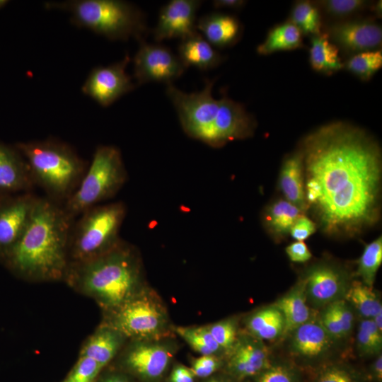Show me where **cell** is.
<instances>
[{
    "instance_id": "37",
    "label": "cell",
    "mask_w": 382,
    "mask_h": 382,
    "mask_svg": "<svg viewBox=\"0 0 382 382\" xmlns=\"http://www.w3.org/2000/svg\"><path fill=\"white\" fill-rule=\"evenodd\" d=\"M103 369L93 359L79 356L62 382H95Z\"/></svg>"
},
{
    "instance_id": "42",
    "label": "cell",
    "mask_w": 382,
    "mask_h": 382,
    "mask_svg": "<svg viewBox=\"0 0 382 382\" xmlns=\"http://www.w3.org/2000/svg\"><path fill=\"white\" fill-rule=\"evenodd\" d=\"M319 321L332 339L345 337L339 320L329 305L323 311Z\"/></svg>"
},
{
    "instance_id": "28",
    "label": "cell",
    "mask_w": 382,
    "mask_h": 382,
    "mask_svg": "<svg viewBox=\"0 0 382 382\" xmlns=\"http://www.w3.org/2000/svg\"><path fill=\"white\" fill-rule=\"evenodd\" d=\"M303 212L286 199H279L269 206L264 214L266 228L274 236L282 237L290 232L296 219Z\"/></svg>"
},
{
    "instance_id": "8",
    "label": "cell",
    "mask_w": 382,
    "mask_h": 382,
    "mask_svg": "<svg viewBox=\"0 0 382 382\" xmlns=\"http://www.w3.org/2000/svg\"><path fill=\"white\" fill-rule=\"evenodd\" d=\"M101 323L118 330L128 340L175 335L166 304L146 284L116 308L103 312Z\"/></svg>"
},
{
    "instance_id": "13",
    "label": "cell",
    "mask_w": 382,
    "mask_h": 382,
    "mask_svg": "<svg viewBox=\"0 0 382 382\" xmlns=\"http://www.w3.org/2000/svg\"><path fill=\"white\" fill-rule=\"evenodd\" d=\"M37 197L30 192L0 196V262L22 236Z\"/></svg>"
},
{
    "instance_id": "45",
    "label": "cell",
    "mask_w": 382,
    "mask_h": 382,
    "mask_svg": "<svg viewBox=\"0 0 382 382\" xmlns=\"http://www.w3.org/2000/svg\"><path fill=\"white\" fill-rule=\"evenodd\" d=\"M195 375L190 369L183 366H175L171 371L170 382H194Z\"/></svg>"
},
{
    "instance_id": "3",
    "label": "cell",
    "mask_w": 382,
    "mask_h": 382,
    "mask_svg": "<svg viewBox=\"0 0 382 382\" xmlns=\"http://www.w3.org/2000/svg\"><path fill=\"white\" fill-rule=\"evenodd\" d=\"M215 80L206 79L199 91L185 93L173 83L166 93L173 105L184 132L190 138L213 148L252 137L256 121L244 105L227 96H212Z\"/></svg>"
},
{
    "instance_id": "19",
    "label": "cell",
    "mask_w": 382,
    "mask_h": 382,
    "mask_svg": "<svg viewBox=\"0 0 382 382\" xmlns=\"http://www.w3.org/2000/svg\"><path fill=\"white\" fill-rule=\"evenodd\" d=\"M197 30L213 47L224 48L235 45L239 40L243 27L238 18L233 15L210 13L197 20Z\"/></svg>"
},
{
    "instance_id": "39",
    "label": "cell",
    "mask_w": 382,
    "mask_h": 382,
    "mask_svg": "<svg viewBox=\"0 0 382 382\" xmlns=\"http://www.w3.org/2000/svg\"><path fill=\"white\" fill-rule=\"evenodd\" d=\"M339 320L345 337L350 332L354 325V315L349 304L340 299L328 304Z\"/></svg>"
},
{
    "instance_id": "10",
    "label": "cell",
    "mask_w": 382,
    "mask_h": 382,
    "mask_svg": "<svg viewBox=\"0 0 382 382\" xmlns=\"http://www.w3.org/2000/svg\"><path fill=\"white\" fill-rule=\"evenodd\" d=\"M178 349L174 335L129 340L117 356L126 371L144 381H153L163 376Z\"/></svg>"
},
{
    "instance_id": "47",
    "label": "cell",
    "mask_w": 382,
    "mask_h": 382,
    "mask_svg": "<svg viewBox=\"0 0 382 382\" xmlns=\"http://www.w3.org/2000/svg\"><path fill=\"white\" fill-rule=\"evenodd\" d=\"M95 382H129L127 377L122 374L111 373L96 379Z\"/></svg>"
},
{
    "instance_id": "21",
    "label": "cell",
    "mask_w": 382,
    "mask_h": 382,
    "mask_svg": "<svg viewBox=\"0 0 382 382\" xmlns=\"http://www.w3.org/2000/svg\"><path fill=\"white\" fill-rule=\"evenodd\" d=\"M178 55L183 66L199 70H209L219 66L224 60L221 56L198 31L183 40L178 45Z\"/></svg>"
},
{
    "instance_id": "11",
    "label": "cell",
    "mask_w": 382,
    "mask_h": 382,
    "mask_svg": "<svg viewBox=\"0 0 382 382\" xmlns=\"http://www.w3.org/2000/svg\"><path fill=\"white\" fill-rule=\"evenodd\" d=\"M134 59V77L137 85L149 82L173 83L185 71L178 55L161 44L139 42Z\"/></svg>"
},
{
    "instance_id": "51",
    "label": "cell",
    "mask_w": 382,
    "mask_h": 382,
    "mask_svg": "<svg viewBox=\"0 0 382 382\" xmlns=\"http://www.w3.org/2000/svg\"><path fill=\"white\" fill-rule=\"evenodd\" d=\"M205 382H227V381H225L224 380H221V379H219V378H212V379H209Z\"/></svg>"
},
{
    "instance_id": "34",
    "label": "cell",
    "mask_w": 382,
    "mask_h": 382,
    "mask_svg": "<svg viewBox=\"0 0 382 382\" xmlns=\"http://www.w3.org/2000/svg\"><path fill=\"white\" fill-rule=\"evenodd\" d=\"M320 11L340 21L370 8L371 4L364 0H323L316 1Z\"/></svg>"
},
{
    "instance_id": "41",
    "label": "cell",
    "mask_w": 382,
    "mask_h": 382,
    "mask_svg": "<svg viewBox=\"0 0 382 382\" xmlns=\"http://www.w3.org/2000/svg\"><path fill=\"white\" fill-rule=\"evenodd\" d=\"M316 230V224L303 214L296 219L289 233L296 241H303L311 236Z\"/></svg>"
},
{
    "instance_id": "49",
    "label": "cell",
    "mask_w": 382,
    "mask_h": 382,
    "mask_svg": "<svg viewBox=\"0 0 382 382\" xmlns=\"http://www.w3.org/2000/svg\"><path fill=\"white\" fill-rule=\"evenodd\" d=\"M376 326L382 332V310L377 313L372 318Z\"/></svg>"
},
{
    "instance_id": "4",
    "label": "cell",
    "mask_w": 382,
    "mask_h": 382,
    "mask_svg": "<svg viewBox=\"0 0 382 382\" xmlns=\"http://www.w3.org/2000/svg\"><path fill=\"white\" fill-rule=\"evenodd\" d=\"M64 282L94 300L103 312L116 308L146 284L138 250L122 239L93 259L69 265Z\"/></svg>"
},
{
    "instance_id": "1",
    "label": "cell",
    "mask_w": 382,
    "mask_h": 382,
    "mask_svg": "<svg viewBox=\"0 0 382 382\" xmlns=\"http://www.w3.org/2000/svg\"><path fill=\"white\" fill-rule=\"evenodd\" d=\"M300 151L307 209L324 232L352 236L378 220L381 152L366 132L330 122L308 134Z\"/></svg>"
},
{
    "instance_id": "38",
    "label": "cell",
    "mask_w": 382,
    "mask_h": 382,
    "mask_svg": "<svg viewBox=\"0 0 382 382\" xmlns=\"http://www.w3.org/2000/svg\"><path fill=\"white\" fill-rule=\"evenodd\" d=\"M221 363L219 356L201 355L192 361L190 369L195 376L206 378L215 372L219 368Z\"/></svg>"
},
{
    "instance_id": "52",
    "label": "cell",
    "mask_w": 382,
    "mask_h": 382,
    "mask_svg": "<svg viewBox=\"0 0 382 382\" xmlns=\"http://www.w3.org/2000/svg\"><path fill=\"white\" fill-rule=\"evenodd\" d=\"M8 1L0 0V8L3 7Z\"/></svg>"
},
{
    "instance_id": "18",
    "label": "cell",
    "mask_w": 382,
    "mask_h": 382,
    "mask_svg": "<svg viewBox=\"0 0 382 382\" xmlns=\"http://www.w3.org/2000/svg\"><path fill=\"white\" fill-rule=\"evenodd\" d=\"M33 185L21 153L14 145L0 142V196L30 192Z\"/></svg>"
},
{
    "instance_id": "26",
    "label": "cell",
    "mask_w": 382,
    "mask_h": 382,
    "mask_svg": "<svg viewBox=\"0 0 382 382\" xmlns=\"http://www.w3.org/2000/svg\"><path fill=\"white\" fill-rule=\"evenodd\" d=\"M245 326L250 335L260 340H271L284 334V320L280 311L273 305L249 315Z\"/></svg>"
},
{
    "instance_id": "32",
    "label": "cell",
    "mask_w": 382,
    "mask_h": 382,
    "mask_svg": "<svg viewBox=\"0 0 382 382\" xmlns=\"http://www.w3.org/2000/svg\"><path fill=\"white\" fill-rule=\"evenodd\" d=\"M381 262L382 238L380 236L366 245L359 259L357 274L364 284L373 286Z\"/></svg>"
},
{
    "instance_id": "35",
    "label": "cell",
    "mask_w": 382,
    "mask_h": 382,
    "mask_svg": "<svg viewBox=\"0 0 382 382\" xmlns=\"http://www.w3.org/2000/svg\"><path fill=\"white\" fill-rule=\"evenodd\" d=\"M357 347L363 354H379L382 348V332L378 330L373 320H361L357 335Z\"/></svg>"
},
{
    "instance_id": "50",
    "label": "cell",
    "mask_w": 382,
    "mask_h": 382,
    "mask_svg": "<svg viewBox=\"0 0 382 382\" xmlns=\"http://www.w3.org/2000/svg\"><path fill=\"white\" fill-rule=\"evenodd\" d=\"M370 8L372 9L374 14L378 17H381V11H382V7H381V1H378L375 4H372L371 5Z\"/></svg>"
},
{
    "instance_id": "15",
    "label": "cell",
    "mask_w": 382,
    "mask_h": 382,
    "mask_svg": "<svg viewBox=\"0 0 382 382\" xmlns=\"http://www.w3.org/2000/svg\"><path fill=\"white\" fill-rule=\"evenodd\" d=\"M199 0H171L160 10L152 33L156 41L172 38L181 40L197 32V13Z\"/></svg>"
},
{
    "instance_id": "46",
    "label": "cell",
    "mask_w": 382,
    "mask_h": 382,
    "mask_svg": "<svg viewBox=\"0 0 382 382\" xmlns=\"http://www.w3.org/2000/svg\"><path fill=\"white\" fill-rule=\"evenodd\" d=\"M246 2L244 0H214L212 1V5L216 9L238 10L242 8L246 4Z\"/></svg>"
},
{
    "instance_id": "44",
    "label": "cell",
    "mask_w": 382,
    "mask_h": 382,
    "mask_svg": "<svg viewBox=\"0 0 382 382\" xmlns=\"http://www.w3.org/2000/svg\"><path fill=\"white\" fill-rule=\"evenodd\" d=\"M286 253L291 261L305 262L308 261L312 254L303 241H296L286 248Z\"/></svg>"
},
{
    "instance_id": "43",
    "label": "cell",
    "mask_w": 382,
    "mask_h": 382,
    "mask_svg": "<svg viewBox=\"0 0 382 382\" xmlns=\"http://www.w3.org/2000/svg\"><path fill=\"white\" fill-rule=\"evenodd\" d=\"M316 382H356V381L347 370L332 366L323 371Z\"/></svg>"
},
{
    "instance_id": "2",
    "label": "cell",
    "mask_w": 382,
    "mask_h": 382,
    "mask_svg": "<svg viewBox=\"0 0 382 382\" xmlns=\"http://www.w3.org/2000/svg\"><path fill=\"white\" fill-rule=\"evenodd\" d=\"M74 219L62 204L47 197H37L22 236L1 263L28 282H64Z\"/></svg>"
},
{
    "instance_id": "23",
    "label": "cell",
    "mask_w": 382,
    "mask_h": 382,
    "mask_svg": "<svg viewBox=\"0 0 382 382\" xmlns=\"http://www.w3.org/2000/svg\"><path fill=\"white\" fill-rule=\"evenodd\" d=\"M292 350L306 358H315L326 352L332 338L319 320H308L293 331Z\"/></svg>"
},
{
    "instance_id": "27",
    "label": "cell",
    "mask_w": 382,
    "mask_h": 382,
    "mask_svg": "<svg viewBox=\"0 0 382 382\" xmlns=\"http://www.w3.org/2000/svg\"><path fill=\"white\" fill-rule=\"evenodd\" d=\"M303 46L302 33L294 24L287 21L272 28L256 50L260 55H268L276 52L301 48Z\"/></svg>"
},
{
    "instance_id": "40",
    "label": "cell",
    "mask_w": 382,
    "mask_h": 382,
    "mask_svg": "<svg viewBox=\"0 0 382 382\" xmlns=\"http://www.w3.org/2000/svg\"><path fill=\"white\" fill-rule=\"evenodd\" d=\"M257 382H296L291 371L283 366H270L259 374Z\"/></svg>"
},
{
    "instance_id": "7",
    "label": "cell",
    "mask_w": 382,
    "mask_h": 382,
    "mask_svg": "<svg viewBox=\"0 0 382 382\" xmlns=\"http://www.w3.org/2000/svg\"><path fill=\"white\" fill-rule=\"evenodd\" d=\"M126 214L122 202L98 204L81 213L69 234V266L93 259L116 245L122 239L120 231Z\"/></svg>"
},
{
    "instance_id": "5",
    "label": "cell",
    "mask_w": 382,
    "mask_h": 382,
    "mask_svg": "<svg viewBox=\"0 0 382 382\" xmlns=\"http://www.w3.org/2000/svg\"><path fill=\"white\" fill-rule=\"evenodd\" d=\"M33 184L49 199L64 204L79 185L86 170L85 161L69 144L54 139L17 142Z\"/></svg>"
},
{
    "instance_id": "22",
    "label": "cell",
    "mask_w": 382,
    "mask_h": 382,
    "mask_svg": "<svg viewBox=\"0 0 382 382\" xmlns=\"http://www.w3.org/2000/svg\"><path fill=\"white\" fill-rule=\"evenodd\" d=\"M285 199L304 212L306 200L303 156L301 151L289 155L283 163L279 180Z\"/></svg>"
},
{
    "instance_id": "24",
    "label": "cell",
    "mask_w": 382,
    "mask_h": 382,
    "mask_svg": "<svg viewBox=\"0 0 382 382\" xmlns=\"http://www.w3.org/2000/svg\"><path fill=\"white\" fill-rule=\"evenodd\" d=\"M274 306L280 311L284 317V334L293 332L310 320L304 279L301 280L288 294L278 299Z\"/></svg>"
},
{
    "instance_id": "12",
    "label": "cell",
    "mask_w": 382,
    "mask_h": 382,
    "mask_svg": "<svg viewBox=\"0 0 382 382\" xmlns=\"http://www.w3.org/2000/svg\"><path fill=\"white\" fill-rule=\"evenodd\" d=\"M129 62L130 57L126 54L117 62L93 68L81 87L82 93L102 107L111 105L135 88L131 76L126 72Z\"/></svg>"
},
{
    "instance_id": "31",
    "label": "cell",
    "mask_w": 382,
    "mask_h": 382,
    "mask_svg": "<svg viewBox=\"0 0 382 382\" xmlns=\"http://www.w3.org/2000/svg\"><path fill=\"white\" fill-rule=\"evenodd\" d=\"M302 33L311 37L322 33L321 11L315 2L296 1L291 11L289 20Z\"/></svg>"
},
{
    "instance_id": "20",
    "label": "cell",
    "mask_w": 382,
    "mask_h": 382,
    "mask_svg": "<svg viewBox=\"0 0 382 382\" xmlns=\"http://www.w3.org/2000/svg\"><path fill=\"white\" fill-rule=\"evenodd\" d=\"M127 340L118 330L100 323L83 342L79 356L91 357L104 368L118 355Z\"/></svg>"
},
{
    "instance_id": "6",
    "label": "cell",
    "mask_w": 382,
    "mask_h": 382,
    "mask_svg": "<svg viewBox=\"0 0 382 382\" xmlns=\"http://www.w3.org/2000/svg\"><path fill=\"white\" fill-rule=\"evenodd\" d=\"M47 9L68 12L72 24L111 40L139 42L147 33L145 14L134 4L121 0H70L45 4Z\"/></svg>"
},
{
    "instance_id": "9",
    "label": "cell",
    "mask_w": 382,
    "mask_h": 382,
    "mask_svg": "<svg viewBox=\"0 0 382 382\" xmlns=\"http://www.w3.org/2000/svg\"><path fill=\"white\" fill-rule=\"evenodd\" d=\"M127 180V171L120 149L114 145H98L79 185L63 207L75 219L113 197Z\"/></svg>"
},
{
    "instance_id": "14",
    "label": "cell",
    "mask_w": 382,
    "mask_h": 382,
    "mask_svg": "<svg viewBox=\"0 0 382 382\" xmlns=\"http://www.w3.org/2000/svg\"><path fill=\"white\" fill-rule=\"evenodd\" d=\"M325 33L339 51L350 56L379 50L382 42L381 26L369 18L336 21Z\"/></svg>"
},
{
    "instance_id": "29",
    "label": "cell",
    "mask_w": 382,
    "mask_h": 382,
    "mask_svg": "<svg viewBox=\"0 0 382 382\" xmlns=\"http://www.w3.org/2000/svg\"><path fill=\"white\" fill-rule=\"evenodd\" d=\"M345 300L352 305L363 319L372 318L382 310V305L378 294L372 286L362 282L354 281L344 296Z\"/></svg>"
},
{
    "instance_id": "16",
    "label": "cell",
    "mask_w": 382,
    "mask_h": 382,
    "mask_svg": "<svg viewBox=\"0 0 382 382\" xmlns=\"http://www.w3.org/2000/svg\"><path fill=\"white\" fill-rule=\"evenodd\" d=\"M226 354L229 372L239 379L257 375L271 366L267 347L248 333L238 335Z\"/></svg>"
},
{
    "instance_id": "36",
    "label": "cell",
    "mask_w": 382,
    "mask_h": 382,
    "mask_svg": "<svg viewBox=\"0 0 382 382\" xmlns=\"http://www.w3.org/2000/svg\"><path fill=\"white\" fill-rule=\"evenodd\" d=\"M206 326L224 353L228 352L238 336L237 320L232 318H226Z\"/></svg>"
},
{
    "instance_id": "33",
    "label": "cell",
    "mask_w": 382,
    "mask_h": 382,
    "mask_svg": "<svg viewBox=\"0 0 382 382\" xmlns=\"http://www.w3.org/2000/svg\"><path fill=\"white\" fill-rule=\"evenodd\" d=\"M344 64L349 72L361 81H369L382 67V52L375 50L355 54Z\"/></svg>"
},
{
    "instance_id": "30",
    "label": "cell",
    "mask_w": 382,
    "mask_h": 382,
    "mask_svg": "<svg viewBox=\"0 0 382 382\" xmlns=\"http://www.w3.org/2000/svg\"><path fill=\"white\" fill-rule=\"evenodd\" d=\"M173 332L201 355L225 354L216 343L206 325L174 326Z\"/></svg>"
},
{
    "instance_id": "25",
    "label": "cell",
    "mask_w": 382,
    "mask_h": 382,
    "mask_svg": "<svg viewBox=\"0 0 382 382\" xmlns=\"http://www.w3.org/2000/svg\"><path fill=\"white\" fill-rule=\"evenodd\" d=\"M309 63L316 72L332 75L345 67L337 46L325 32L311 37Z\"/></svg>"
},
{
    "instance_id": "48",
    "label": "cell",
    "mask_w": 382,
    "mask_h": 382,
    "mask_svg": "<svg viewBox=\"0 0 382 382\" xmlns=\"http://www.w3.org/2000/svg\"><path fill=\"white\" fill-rule=\"evenodd\" d=\"M372 374L378 381L382 379V357L378 355L372 366Z\"/></svg>"
},
{
    "instance_id": "17",
    "label": "cell",
    "mask_w": 382,
    "mask_h": 382,
    "mask_svg": "<svg viewBox=\"0 0 382 382\" xmlns=\"http://www.w3.org/2000/svg\"><path fill=\"white\" fill-rule=\"evenodd\" d=\"M304 282L306 298L316 306H327L342 299L349 286L345 274L328 264L311 268Z\"/></svg>"
}]
</instances>
